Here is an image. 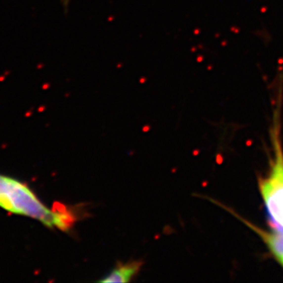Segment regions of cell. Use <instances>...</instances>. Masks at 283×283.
Listing matches in <instances>:
<instances>
[{"mask_svg":"<svg viewBox=\"0 0 283 283\" xmlns=\"http://www.w3.org/2000/svg\"><path fill=\"white\" fill-rule=\"evenodd\" d=\"M255 230L261 236L270 252L283 266V232L276 231L274 233H267L258 228H255Z\"/></svg>","mask_w":283,"mask_h":283,"instance_id":"obj_4","label":"cell"},{"mask_svg":"<svg viewBox=\"0 0 283 283\" xmlns=\"http://www.w3.org/2000/svg\"><path fill=\"white\" fill-rule=\"evenodd\" d=\"M274 159L268 176L259 181L265 206L276 231L283 232V153L278 136L274 141Z\"/></svg>","mask_w":283,"mask_h":283,"instance_id":"obj_2","label":"cell"},{"mask_svg":"<svg viewBox=\"0 0 283 283\" xmlns=\"http://www.w3.org/2000/svg\"><path fill=\"white\" fill-rule=\"evenodd\" d=\"M53 226H56L62 231H68L74 224L75 215L71 210L65 208L64 205L57 203L53 208Z\"/></svg>","mask_w":283,"mask_h":283,"instance_id":"obj_5","label":"cell"},{"mask_svg":"<svg viewBox=\"0 0 283 283\" xmlns=\"http://www.w3.org/2000/svg\"><path fill=\"white\" fill-rule=\"evenodd\" d=\"M0 207L8 213L24 215L53 227V213L34 192L20 180L0 174Z\"/></svg>","mask_w":283,"mask_h":283,"instance_id":"obj_1","label":"cell"},{"mask_svg":"<svg viewBox=\"0 0 283 283\" xmlns=\"http://www.w3.org/2000/svg\"><path fill=\"white\" fill-rule=\"evenodd\" d=\"M140 268H141V263L138 261H132L126 263V264H120L116 266L105 279H102L100 280V282H129L138 273Z\"/></svg>","mask_w":283,"mask_h":283,"instance_id":"obj_3","label":"cell"}]
</instances>
